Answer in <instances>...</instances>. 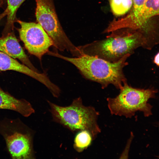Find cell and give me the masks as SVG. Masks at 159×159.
I'll return each mask as SVG.
<instances>
[{"mask_svg":"<svg viewBox=\"0 0 159 159\" xmlns=\"http://www.w3.org/2000/svg\"><path fill=\"white\" fill-rule=\"evenodd\" d=\"M47 54L72 64L87 79L101 84L102 88L112 84L120 89L127 82L123 69L128 64L126 59L131 55H125L118 61L112 63L96 57L83 55L69 57L57 52L49 51Z\"/></svg>","mask_w":159,"mask_h":159,"instance_id":"cell-1","label":"cell"},{"mask_svg":"<svg viewBox=\"0 0 159 159\" xmlns=\"http://www.w3.org/2000/svg\"><path fill=\"white\" fill-rule=\"evenodd\" d=\"M53 120L72 132L86 130L95 139L101 130L97 120L98 112L93 107L85 106L81 98L73 100L69 106L62 107L48 101Z\"/></svg>","mask_w":159,"mask_h":159,"instance_id":"cell-2","label":"cell"},{"mask_svg":"<svg viewBox=\"0 0 159 159\" xmlns=\"http://www.w3.org/2000/svg\"><path fill=\"white\" fill-rule=\"evenodd\" d=\"M145 40L139 33L111 35L102 41L77 47L81 55L94 56L112 63L131 55L139 47L144 48Z\"/></svg>","mask_w":159,"mask_h":159,"instance_id":"cell-3","label":"cell"},{"mask_svg":"<svg viewBox=\"0 0 159 159\" xmlns=\"http://www.w3.org/2000/svg\"><path fill=\"white\" fill-rule=\"evenodd\" d=\"M116 97L107 99V106L112 115L131 118L137 111L142 112L145 117L152 114V106L148 101L155 97L156 90L134 88L126 82Z\"/></svg>","mask_w":159,"mask_h":159,"instance_id":"cell-4","label":"cell"},{"mask_svg":"<svg viewBox=\"0 0 159 159\" xmlns=\"http://www.w3.org/2000/svg\"><path fill=\"white\" fill-rule=\"evenodd\" d=\"M0 134L13 159H34L33 133L18 119H5L0 121Z\"/></svg>","mask_w":159,"mask_h":159,"instance_id":"cell-5","label":"cell"},{"mask_svg":"<svg viewBox=\"0 0 159 159\" xmlns=\"http://www.w3.org/2000/svg\"><path fill=\"white\" fill-rule=\"evenodd\" d=\"M37 20L52 40L56 48L61 51H66L73 56L81 55L64 32L57 17L53 0H35Z\"/></svg>","mask_w":159,"mask_h":159,"instance_id":"cell-6","label":"cell"},{"mask_svg":"<svg viewBox=\"0 0 159 159\" xmlns=\"http://www.w3.org/2000/svg\"><path fill=\"white\" fill-rule=\"evenodd\" d=\"M20 26L18 29L19 37L28 52L41 60L42 56L53 45V42L38 23L17 20Z\"/></svg>","mask_w":159,"mask_h":159,"instance_id":"cell-7","label":"cell"},{"mask_svg":"<svg viewBox=\"0 0 159 159\" xmlns=\"http://www.w3.org/2000/svg\"><path fill=\"white\" fill-rule=\"evenodd\" d=\"M159 14V0H147L140 11L135 16L114 20L106 32H113L123 28L136 29L143 27L152 17Z\"/></svg>","mask_w":159,"mask_h":159,"instance_id":"cell-8","label":"cell"},{"mask_svg":"<svg viewBox=\"0 0 159 159\" xmlns=\"http://www.w3.org/2000/svg\"><path fill=\"white\" fill-rule=\"evenodd\" d=\"M13 70L27 75L44 85L52 95L57 93L59 88L53 83L44 73L35 72L15 59L0 51V72Z\"/></svg>","mask_w":159,"mask_h":159,"instance_id":"cell-9","label":"cell"},{"mask_svg":"<svg viewBox=\"0 0 159 159\" xmlns=\"http://www.w3.org/2000/svg\"><path fill=\"white\" fill-rule=\"evenodd\" d=\"M0 51L10 57L20 60L31 69L39 72L30 61L14 34L4 33L0 37Z\"/></svg>","mask_w":159,"mask_h":159,"instance_id":"cell-10","label":"cell"},{"mask_svg":"<svg viewBox=\"0 0 159 159\" xmlns=\"http://www.w3.org/2000/svg\"><path fill=\"white\" fill-rule=\"evenodd\" d=\"M0 109L12 110L27 117L35 112L31 104L27 100L18 99L0 88Z\"/></svg>","mask_w":159,"mask_h":159,"instance_id":"cell-11","label":"cell"},{"mask_svg":"<svg viewBox=\"0 0 159 159\" xmlns=\"http://www.w3.org/2000/svg\"><path fill=\"white\" fill-rule=\"evenodd\" d=\"M25 0H7V5L4 11L0 15V20L5 16H7L6 28L12 27L15 20L16 11Z\"/></svg>","mask_w":159,"mask_h":159,"instance_id":"cell-12","label":"cell"},{"mask_svg":"<svg viewBox=\"0 0 159 159\" xmlns=\"http://www.w3.org/2000/svg\"><path fill=\"white\" fill-rule=\"evenodd\" d=\"M92 140V136L88 132L80 131L74 139V148L78 152H82L90 145Z\"/></svg>","mask_w":159,"mask_h":159,"instance_id":"cell-13","label":"cell"},{"mask_svg":"<svg viewBox=\"0 0 159 159\" xmlns=\"http://www.w3.org/2000/svg\"><path fill=\"white\" fill-rule=\"evenodd\" d=\"M110 6L113 13L117 16L123 15L131 8L132 0H110Z\"/></svg>","mask_w":159,"mask_h":159,"instance_id":"cell-14","label":"cell"},{"mask_svg":"<svg viewBox=\"0 0 159 159\" xmlns=\"http://www.w3.org/2000/svg\"><path fill=\"white\" fill-rule=\"evenodd\" d=\"M133 8L130 13L126 16L131 17L135 16L141 10L147 0H132Z\"/></svg>","mask_w":159,"mask_h":159,"instance_id":"cell-15","label":"cell"},{"mask_svg":"<svg viewBox=\"0 0 159 159\" xmlns=\"http://www.w3.org/2000/svg\"><path fill=\"white\" fill-rule=\"evenodd\" d=\"M159 53L158 52L155 56L153 62L155 64L158 66H159Z\"/></svg>","mask_w":159,"mask_h":159,"instance_id":"cell-16","label":"cell"},{"mask_svg":"<svg viewBox=\"0 0 159 159\" xmlns=\"http://www.w3.org/2000/svg\"><path fill=\"white\" fill-rule=\"evenodd\" d=\"M2 3V0H0V6L1 5Z\"/></svg>","mask_w":159,"mask_h":159,"instance_id":"cell-17","label":"cell"}]
</instances>
